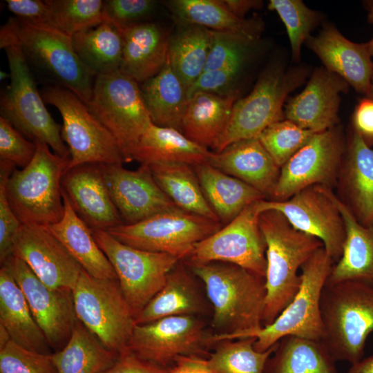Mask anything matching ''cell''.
Masks as SVG:
<instances>
[{"label":"cell","instance_id":"94428289","mask_svg":"<svg viewBox=\"0 0 373 373\" xmlns=\"http://www.w3.org/2000/svg\"><path fill=\"white\" fill-rule=\"evenodd\" d=\"M367 97H370V98H373V77H372V79L370 93H369V94H368V95Z\"/></svg>","mask_w":373,"mask_h":373},{"label":"cell","instance_id":"603a6c76","mask_svg":"<svg viewBox=\"0 0 373 373\" xmlns=\"http://www.w3.org/2000/svg\"><path fill=\"white\" fill-rule=\"evenodd\" d=\"M306 42L327 70L341 77L356 92L368 95L373 77L368 42H352L331 25L325 26L316 37L310 35Z\"/></svg>","mask_w":373,"mask_h":373},{"label":"cell","instance_id":"44dd1931","mask_svg":"<svg viewBox=\"0 0 373 373\" xmlns=\"http://www.w3.org/2000/svg\"><path fill=\"white\" fill-rule=\"evenodd\" d=\"M61 188L74 211L91 229L107 231L124 224L99 164H84L68 169Z\"/></svg>","mask_w":373,"mask_h":373},{"label":"cell","instance_id":"9f6ffc18","mask_svg":"<svg viewBox=\"0 0 373 373\" xmlns=\"http://www.w3.org/2000/svg\"><path fill=\"white\" fill-rule=\"evenodd\" d=\"M228 9L236 17L245 19V15L253 9H259L262 5L258 0H222Z\"/></svg>","mask_w":373,"mask_h":373},{"label":"cell","instance_id":"836d02e7","mask_svg":"<svg viewBox=\"0 0 373 373\" xmlns=\"http://www.w3.org/2000/svg\"><path fill=\"white\" fill-rule=\"evenodd\" d=\"M141 93L153 124L181 132L182 118L189 102L187 90L168 59L154 77L140 84Z\"/></svg>","mask_w":373,"mask_h":373},{"label":"cell","instance_id":"5bb4252c","mask_svg":"<svg viewBox=\"0 0 373 373\" xmlns=\"http://www.w3.org/2000/svg\"><path fill=\"white\" fill-rule=\"evenodd\" d=\"M258 201L247 206L229 223L197 243L189 257L182 261L229 262L265 278L267 246L259 225Z\"/></svg>","mask_w":373,"mask_h":373},{"label":"cell","instance_id":"d4e9b609","mask_svg":"<svg viewBox=\"0 0 373 373\" xmlns=\"http://www.w3.org/2000/svg\"><path fill=\"white\" fill-rule=\"evenodd\" d=\"M120 70L141 84L156 75L169 59L170 37L160 25L142 22L122 29Z\"/></svg>","mask_w":373,"mask_h":373},{"label":"cell","instance_id":"ee69618b","mask_svg":"<svg viewBox=\"0 0 373 373\" xmlns=\"http://www.w3.org/2000/svg\"><path fill=\"white\" fill-rule=\"evenodd\" d=\"M314 133L288 119H283L269 126L258 138L281 168Z\"/></svg>","mask_w":373,"mask_h":373},{"label":"cell","instance_id":"b9f144b4","mask_svg":"<svg viewBox=\"0 0 373 373\" xmlns=\"http://www.w3.org/2000/svg\"><path fill=\"white\" fill-rule=\"evenodd\" d=\"M52 28L70 37L105 21L102 0H46Z\"/></svg>","mask_w":373,"mask_h":373},{"label":"cell","instance_id":"8d00e7d4","mask_svg":"<svg viewBox=\"0 0 373 373\" xmlns=\"http://www.w3.org/2000/svg\"><path fill=\"white\" fill-rule=\"evenodd\" d=\"M347 188L357 220L373 225V149L354 128L347 161Z\"/></svg>","mask_w":373,"mask_h":373},{"label":"cell","instance_id":"c3c4849f","mask_svg":"<svg viewBox=\"0 0 373 373\" xmlns=\"http://www.w3.org/2000/svg\"><path fill=\"white\" fill-rule=\"evenodd\" d=\"M249 56L238 58L220 68L202 73L188 89L189 99L197 92H208L220 95L233 93L232 86L241 73Z\"/></svg>","mask_w":373,"mask_h":373},{"label":"cell","instance_id":"d6986e66","mask_svg":"<svg viewBox=\"0 0 373 373\" xmlns=\"http://www.w3.org/2000/svg\"><path fill=\"white\" fill-rule=\"evenodd\" d=\"M12 254L23 260L47 286L73 289L83 269L47 227L23 224L12 240Z\"/></svg>","mask_w":373,"mask_h":373},{"label":"cell","instance_id":"8fae6325","mask_svg":"<svg viewBox=\"0 0 373 373\" xmlns=\"http://www.w3.org/2000/svg\"><path fill=\"white\" fill-rule=\"evenodd\" d=\"M41 97L60 113L61 137L70 152L66 171L84 164H123L124 160L113 134L71 90L46 86Z\"/></svg>","mask_w":373,"mask_h":373},{"label":"cell","instance_id":"74e56055","mask_svg":"<svg viewBox=\"0 0 373 373\" xmlns=\"http://www.w3.org/2000/svg\"><path fill=\"white\" fill-rule=\"evenodd\" d=\"M149 166L158 186L178 208L220 222L206 200L193 166L171 162Z\"/></svg>","mask_w":373,"mask_h":373},{"label":"cell","instance_id":"6f0895ef","mask_svg":"<svg viewBox=\"0 0 373 373\" xmlns=\"http://www.w3.org/2000/svg\"><path fill=\"white\" fill-rule=\"evenodd\" d=\"M348 373H373V355L352 364Z\"/></svg>","mask_w":373,"mask_h":373},{"label":"cell","instance_id":"277c9868","mask_svg":"<svg viewBox=\"0 0 373 373\" xmlns=\"http://www.w3.org/2000/svg\"><path fill=\"white\" fill-rule=\"evenodd\" d=\"M320 309L321 341L333 358L352 365L361 360L373 332V286L351 280L325 282Z\"/></svg>","mask_w":373,"mask_h":373},{"label":"cell","instance_id":"f907efd6","mask_svg":"<svg viewBox=\"0 0 373 373\" xmlns=\"http://www.w3.org/2000/svg\"><path fill=\"white\" fill-rule=\"evenodd\" d=\"M0 162V261L2 264L11 254L12 240L21 223L15 214L7 198L6 184L15 169Z\"/></svg>","mask_w":373,"mask_h":373},{"label":"cell","instance_id":"f5cc1de1","mask_svg":"<svg viewBox=\"0 0 373 373\" xmlns=\"http://www.w3.org/2000/svg\"><path fill=\"white\" fill-rule=\"evenodd\" d=\"M169 370L145 361L128 350L102 373H168Z\"/></svg>","mask_w":373,"mask_h":373},{"label":"cell","instance_id":"d590c367","mask_svg":"<svg viewBox=\"0 0 373 373\" xmlns=\"http://www.w3.org/2000/svg\"><path fill=\"white\" fill-rule=\"evenodd\" d=\"M264 373H338L321 341L287 336L280 339Z\"/></svg>","mask_w":373,"mask_h":373},{"label":"cell","instance_id":"d6a6232c","mask_svg":"<svg viewBox=\"0 0 373 373\" xmlns=\"http://www.w3.org/2000/svg\"><path fill=\"white\" fill-rule=\"evenodd\" d=\"M180 24H191L214 31L229 32L257 41L263 31L260 19H241L222 0H171L166 3Z\"/></svg>","mask_w":373,"mask_h":373},{"label":"cell","instance_id":"5b68a950","mask_svg":"<svg viewBox=\"0 0 373 373\" xmlns=\"http://www.w3.org/2000/svg\"><path fill=\"white\" fill-rule=\"evenodd\" d=\"M35 142L34 157L26 167L13 169L6 182V195L21 224L48 227L64 214L61 180L70 158L52 153L44 142Z\"/></svg>","mask_w":373,"mask_h":373},{"label":"cell","instance_id":"4fadbf2b","mask_svg":"<svg viewBox=\"0 0 373 373\" xmlns=\"http://www.w3.org/2000/svg\"><path fill=\"white\" fill-rule=\"evenodd\" d=\"M117 277L122 291L135 318L164 285L167 276L180 261L168 254L125 245L106 231L91 229Z\"/></svg>","mask_w":373,"mask_h":373},{"label":"cell","instance_id":"cb8c5ba5","mask_svg":"<svg viewBox=\"0 0 373 373\" xmlns=\"http://www.w3.org/2000/svg\"><path fill=\"white\" fill-rule=\"evenodd\" d=\"M207 163L250 185L265 197H271L280 172L258 137L235 142L219 153L212 151Z\"/></svg>","mask_w":373,"mask_h":373},{"label":"cell","instance_id":"3957f363","mask_svg":"<svg viewBox=\"0 0 373 373\" xmlns=\"http://www.w3.org/2000/svg\"><path fill=\"white\" fill-rule=\"evenodd\" d=\"M258 220L267 246L262 318V325L266 326L292 300L301 284L298 269L323 245L318 238L295 229L277 211H262Z\"/></svg>","mask_w":373,"mask_h":373},{"label":"cell","instance_id":"f6af8a7d","mask_svg":"<svg viewBox=\"0 0 373 373\" xmlns=\"http://www.w3.org/2000/svg\"><path fill=\"white\" fill-rule=\"evenodd\" d=\"M0 373H58L52 354L35 352L10 341L0 350Z\"/></svg>","mask_w":373,"mask_h":373},{"label":"cell","instance_id":"681fc988","mask_svg":"<svg viewBox=\"0 0 373 373\" xmlns=\"http://www.w3.org/2000/svg\"><path fill=\"white\" fill-rule=\"evenodd\" d=\"M157 1L153 0H106L104 1L103 12L105 21L120 29L144 22L153 14Z\"/></svg>","mask_w":373,"mask_h":373},{"label":"cell","instance_id":"4dcf8cb0","mask_svg":"<svg viewBox=\"0 0 373 373\" xmlns=\"http://www.w3.org/2000/svg\"><path fill=\"white\" fill-rule=\"evenodd\" d=\"M203 193L222 225H226L251 203L266 197L245 182L208 163L193 166Z\"/></svg>","mask_w":373,"mask_h":373},{"label":"cell","instance_id":"2e32d148","mask_svg":"<svg viewBox=\"0 0 373 373\" xmlns=\"http://www.w3.org/2000/svg\"><path fill=\"white\" fill-rule=\"evenodd\" d=\"M208 337L202 321L196 316H169L136 324L128 350L145 361L170 368L179 356L204 357Z\"/></svg>","mask_w":373,"mask_h":373},{"label":"cell","instance_id":"484cf974","mask_svg":"<svg viewBox=\"0 0 373 373\" xmlns=\"http://www.w3.org/2000/svg\"><path fill=\"white\" fill-rule=\"evenodd\" d=\"M332 197L343 220L345 238L341 256L326 283L351 280L373 286V225L361 224L332 192Z\"/></svg>","mask_w":373,"mask_h":373},{"label":"cell","instance_id":"e0dca14e","mask_svg":"<svg viewBox=\"0 0 373 373\" xmlns=\"http://www.w3.org/2000/svg\"><path fill=\"white\" fill-rule=\"evenodd\" d=\"M3 263L10 268L21 287L50 347L55 352L62 349L78 321L72 290L47 286L23 260L14 254Z\"/></svg>","mask_w":373,"mask_h":373},{"label":"cell","instance_id":"7dc6e473","mask_svg":"<svg viewBox=\"0 0 373 373\" xmlns=\"http://www.w3.org/2000/svg\"><path fill=\"white\" fill-rule=\"evenodd\" d=\"M36 149L35 142L26 139L10 122L0 117V162L23 169L31 162Z\"/></svg>","mask_w":373,"mask_h":373},{"label":"cell","instance_id":"8992f818","mask_svg":"<svg viewBox=\"0 0 373 373\" xmlns=\"http://www.w3.org/2000/svg\"><path fill=\"white\" fill-rule=\"evenodd\" d=\"M3 49L7 56L10 83L1 95V117L32 141L44 142L56 154L70 158L68 148L61 137L62 126L46 108L21 50L14 45Z\"/></svg>","mask_w":373,"mask_h":373},{"label":"cell","instance_id":"f1b7e54d","mask_svg":"<svg viewBox=\"0 0 373 373\" xmlns=\"http://www.w3.org/2000/svg\"><path fill=\"white\" fill-rule=\"evenodd\" d=\"M64 214L48 230L90 276L101 279H116L115 271L97 243L91 229L76 213L62 191Z\"/></svg>","mask_w":373,"mask_h":373},{"label":"cell","instance_id":"680465c9","mask_svg":"<svg viewBox=\"0 0 373 373\" xmlns=\"http://www.w3.org/2000/svg\"><path fill=\"white\" fill-rule=\"evenodd\" d=\"M366 8L367 10V19L370 23L373 25V1H369L365 3ZM370 53L373 57V37L368 42Z\"/></svg>","mask_w":373,"mask_h":373},{"label":"cell","instance_id":"9c48e42d","mask_svg":"<svg viewBox=\"0 0 373 373\" xmlns=\"http://www.w3.org/2000/svg\"><path fill=\"white\" fill-rule=\"evenodd\" d=\"M86 104L115 138L124 162H132L141 136L153 124L140 84L120 70L97 76Z\"/></svg>","mask_w":373,"mask_h":373},{"label":"cell","instance_id":"83f0119b","mask_svg":"<svg viewBox=\"0 0 373 373\" xmlns=\"http://www.w3.org/2000/svg\"><path fill=\"white\" fill-rule=\"evenodd\" d=\"M237 95L197 92L189 99L181 132L207 149L216 148L231 117Z\"/></svg>","mask_w":373,"mask_h":373},{"label":"cell","instance_id":"7402d4cb","mask_svg":"<svg viewBox=\"0 0 373 373\" xmlns=\"http://www.w3.org/2000/svg\"><path fill=\"white\" fill-rule=\"evenodd\" d=\"M347 89L341 77L325 68H317L304 90L288 101L285 117L314 133L327 131L338 122L340 94Z\"/></svg>","mask_w":373,"mask_h":373},{"label":"cell","instance_id":"f35d334b","mask_svg":"<svg viewBox=\"0 0 373 373\" xmlns=\"http://www.w3.org/2000/svg\"><path fill=\"white\" fill-rule=\"evenodd\" d=\"M119 356L106 347L79 321L65 346L52 354L58 373H102Z\"/></svg>","mask_w":373,"mask_h":373},{"label":"cell","instance_id":"1f68e13d","mask_svg":"<svg viewBox=\"0 0 373 373\" xmlns=\"http://www.w3.org/2000/svg\"><path fill=\"white\" fill-rule=\"evenodd\" d=\"M191 272L182 261L169 273L160 291L136 318V324H145L175 316H196L204 309L203 299L191 277Z\"/></svg>","mask_w":373,"mask_h":373},{"label":"cell","instance_id":"bcb514c9","mask_svg":"<svg viewBox=\"0 0 373 373\" xmlns=\"http://www.w3.org/2000/svg\"><path fill=\"white\" fill-rule=\"evenodd\" d=\"M255 42L233 32L212 30V41L204 72L220 68L238 58L249 56Z\"/></svg>","mask_w":373,"mask_h":373},{"label":"cell","instance_id":"7c38bea8","mask_svg":"<svg viewBox=\"0 0 373 373\" xmlns=\"http://www.w3.org/2000/svg\"><path fill=\"white\" fill-rule=\"evenodd\" d=\"M222 227L220 222L177 209L133 224H122L106 231L128 246L168 254L184 260L197 243Z\"/></svg>","mask_w":373,"mask_h":373},{"label":"cell","instance_id":"91938a15","mask_svg":"<svg viewBox=\"0 0 373 373\" xmlns=\"http://www.w3.org/2000/svg\"><path fill=\"white\" fill-rule=\"evenodd\" d=\"M11 340L7 329L0 324V350L3 348Z\"/></svg>","mask_w":373,"mask_h":373},{"label":"cell","instance_id":"ffe728a7","mask_svg":"<svg viewBox=\"0 0 373 373\" xmlns=\"http://www.w3.org/2000/svg\"><path fill=\"white\" fill-rule=\"evenodd\" d=\"M111 198L124 224H133L178 208L155 180L149 166L128 170L122 164H99Z\"/></svg>","mask_w":373,"mask_h":373},{"label":"cell","instance_id":"ba28073f","mask_svg":"<svg viewBox=\"0 0 373 373\" xmlns=\"http://www.w3.org/2000/svg\"><path fill=\"white\" fill-rule=\"evenodd\" d=\"M78 321L110 350L121 354L136 318L116 279H101L84 269L72 289Z\"/></svg>","mask_w":373,"mask_h":373},{"label":"cell","instance_id":"db71d44e","mask_svg":"<svg viewBox=\"0 0 373 373\" xmlns=\"http://www.w3.org/2000/svg\"><path fill=\"white\" fill-rule=\"evenodd\" d=\"M354 128L370 146L373 144V98L361 100L354 113Z\"/></svg>","mask_w":373,"mask_h":373},{"label":"cell","instance_id":"11a10c76","mask_svg":"<svg viewBox=\"0 0 373 373\" xmlns=\"http://www.w3.org/2000/svg\"><path fill=\"white\" fill-rule=\"evenodd\" d=\"M168 373H211V372L207 357L189 355L177 358Z\"/></svg>","mask_w":373,"mask_h":373},{"label":"cell","instance_id":"60d3db41","mask_svg":"<svg viewBox=\"0 0 373 373\" xmlns=\"http://www.w3.org/2000/svg\"><path fill=\"white\" fill-rule=\"evenodd\" d=\"M256 338L223 340L214 343L207 361L211 373H264L277 344L265 352L254 347Z\"/></svg>","mask_w":373,"mask_h":373},{"label":"cell","instance_id":"6da1fadb","mask_svg":"<svg viewBox=\"0 0 373 373\" xmlns=\"http://www.w3.org/2000/svg\"><path fill=\"white\" fill-rule=\"evenodd\" d=\"M204 283L213 306L209 345L223 340L242 338L263 327L265 278L234 264L182 261Z\"/></svg>","mask_w":373,"mask_h":373},{"label":"cell","instance_id":"e575fe53","mask_svg":"<svg viewBox=\"0 0 373 373\" xmlns=\"http://www.w3.org/2000/svg\"><path fill=\"white\" fill-rule=\"evenodd\" d=\"M74 50L95 77L120 70L123 57L122 30L104 21L72 37Z\"/></svg>","mask_w":373,"mask_h":373},{"label":"cell","instance_id":"30bf717a","mask_svg":"<svg viewBox=\"0 0 373 373\" xmlns=\"http://www.w3.org/2000/svg\"><path fill=\"white\" fill-rule=\"evenodd\" d=\"M305 76L300 68L285 70L276 64L266 68L251 92L235 102L227 126L213 152L219 153L239 140L257 138L269 126L283 120L287 97Z\"/></svg>","mask_w":373,"mask_h":373},{"label":"cell","instance_id":"52a82bcc","mask_svg":"<svg viewBox=\"0 0 373 373\" xmlns=\"http://www.w3.org/2000/svg\"><path fill=\"white\" fill-rule=\"evenodd\" d=\"M333 263L323 247L317 250L302 266L300 287L290 303L271 324L242 338H256L254 347L260 352L269 350L287 336L322 341L324 332L321 296Z\"/></svg>","mask_w":373,"mask_h":373},{"label":"cell","instance_id":"7a4b0ae2","mask_svg":"<svg viewBox=\"0 0 373 373\" xmlns=\"http://www.w3.org/2000/svg\"><path fill=\"white\" fill-rule=\"evenodd\" d=\"M8 45L20 48L30 69L46 86L67 88L86 104L90 100L96 77L79 59L71 37L12 17L0 29V48Z\"/></svg>","mask_w":373,"mask_h":373},{"label":"cell","instance_id":"ac0fdd59","mask_svg":"<svg viewBox=\"0 0 373 373\" xmlns=\"http://www.w3.org/2000/svg\"><path fill=\"white\" fill-rule=\"evenodd\" d=\"M343 146L341 133L335 127L314 133L280 168L271 197L283 201L311 186H327L336 175Z\"/></svg>","mask_w":373,"mask_h":373},{"label":"cell","instance_id":"ab89813d","mask_svg":"<svg viewBox=\"0 0 373 373\" xmlns=\"http://www.w3.org/2000/svg\"><path fill=\"white\" fill-rule=\"evenodd\" d=\"M181 26L170 37L169 60L188 90L204 72L211 44L212 30L196 25Z\"/></svg>","mask_w":373,"mask_h":373},{"label":"cell","instance_id":"4316f807","mask_svg":"<svg viewBox=\"0 0 373 373\" xmlns=\"http://www.w3.org/2000/svg\"><path fill=\"white\" fill-rule=\"evenodd\" d=\"M0 324L12 341L28 350L50 354L48 341L34 318L27 300L5 263L0 269Z\"/></svg>","mask_w":373,"mask_h":373},{"label":"cell","instance_id":"f546056e","mask_svg":"<svg viewBox=\"0 0 373 373\" xmlns=\"http://www.w3.org/2000/svg\"><path fill=\"white\" fill-rule=\"evenodd\" d=\"M211 153L180 131L152 124L141 136L132 160L146 166L171 162L194 166L207 163Z\"/></svg>","mask_w":373,"mask_h":373},{"label":"cell","instance_id":"7bdbcfd3","mask_svg":"<svg viewBox=\"0 0 373 373\" xmlns=\"http://www.w3.org/2000/svg\"><path fill=\"white\" fill-rule=\"evenodd\" d=\"M268 8L275 10L284 23L289 39L292 59L298 61L302 45L317 24L318 14L300 0H271Z\"/></svg>","mask_w":373,"mask_h":373},{"label":"cell","instance_id":"9a60e30c","mask_svg":"<svg viewBox=\"0 0 373 373\" xmlns=\"http://www.w3.org/2000/svg\"><path fill=\"white\" fill-rule=\"evenodd\" d=\"M258 210L281 213L295 229L321 240L334 262L341 258L345 226L327 186H311L283 201L260 200Z\"/></svg>","mask_w":373,"mask_h":373},{"label":"cell","instance_id":"816d5d0a","mask_svg":"<svg viewBox=\"0 0 373 373\" xmlns=\"http://www.w3.org/2000/svg\"><path fill=\"white\" fill-rule=\"evenodd\" d=\"M8 9L28 23L51 28L50 12L46 0H6Z\"/></svg>","mask_w":373,"mask_h":373}]
</instances>
